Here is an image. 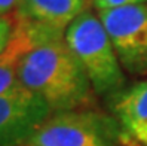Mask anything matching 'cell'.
Masks as SVG:
<instances>
[{"instance_id":"6da1fadb","label":"cell","mask_w":147,"mask_h":146,"mask_svg":"<svg viewBox=\"0 0 147 146\" xmlns=\"http://www.w3.org/2000/svg\"><path fill=\"white\" fill-rule=\"evenodd\" d=\"M24 88L39 96L54 112L94 107L95 91L65 37L33 48L18 66Z\"/></svg>"},{"instance_id":"7a4b0ae2","label":"cell","mask_w":147,"mask_h":146,"mask_svg":"<svg viewBox=\"0 0 147 146\" xmlns=\"http://www.w3.org/2000/svg\"><path fill=\"white\" fill-rule=\"evenodd\" d=\"M65 42L80 61L98 96L111 97L125 90V73L100 16L85 11L65 30Z\"/></svg>"},{"instance_id":"3957f363","label":"cell","mask_w":147,"mask_h":146,"mask_svg":"<svg viewBox=\"0 0 147 146\" xmlns=\"http://www.w3.org/2000/svg\"><path fill=\"white\" fill-rule=\"evenodd\" d=\"M25 146H125L117 119L98 109L54 112Z\"/></svg>"},{"instance_id":"277c9868","label":"cell","mask_w":147,"mask_h":146,"mask_svg":"<svg viewBox=\"0 0 147 146\" xmlns=\"http://www.w3.org/2000/svg\"><path fill=\"white\" fill-rule=\"evenodd\" d=\"M98 16L123 70L147 76V3L100 11Z\"/></svg>"},{"instance_id":"5b68a950","label":"cell","mask_w":147,"mask_h":146,"mask_svg":"<svg viewBox=\"0 0 147 146\" xmlns=\"http://www.w3.org/2000/svg\"><path fill=\"white\" fill-rule=\"evenodd\" d=\"M52 110L28 90L0 96V146H25Z\"/></svg>"},{"instance_id":"8992f818","label":"cell","mask_w":147,"mask_h":146,"mask_svg":"<svg viewBox=\"0 0 147 146\" xmlns=\"http://www.w3.org/2000/svg\"><path fill=\"white\" fill-rule=\"evenodd\" d=\"M113 116L122 128L125 146H147V79L113 97Z\"/></svg>"},{"instance_id":"52a82bcc","label":"cell","mask_w":147,"mask_h":146,"mask_svg":"<svg viewBox=\"0 0 147 146\" xmlns=\"http://www.w3.org/2000/svg\"><path fill=\"white\" fill-rule=\"evenodd\" d=\"M88 6L89 0H21L13 14L22 20L65 33L77 16L88 11Z\"/></svg>"},{"instance_id":"ba28073f","label":"cell","mask_w":147,"mask_h":146,"mask_svg":"<svg viewBox=\"0 0 147 146\" xmlns=\"http://www.w3.org/2000/svg\"><path fill=\"white\" fill-rule=\"evenodd\" d=\"M91 3L100 11L116 9V7H125L131 5H141L147 3V0H91Z\"/></svg>"},{"instance_id":"9c48e42d","label":"cell","mask_w":147,"mask_h":146,"mask_svg":"<svg viewBox=\"0 0 147 146\" xmlns=\"http://www.w3.org/2000/svg\"><path fill=\"white\" fill-rule=\"evenodd\" d=\"M12 25H13V18L12 15H0V52L5 49V46L7 45L12 33Z\"/></svg>"},{"instance_id":"30bf717a","label":"cell","mask_w":147,"mask_h":146,"mask_svg":"<svg viewBox=\"0 0 147 146\" xmlns=\"http://www.w3.org/2000/svg\"><path fill=\"white\" fill-rule=\"evenodd\" d=\"M21 3V0H0V15H12Z\"/></svg>"}]
</instances>
